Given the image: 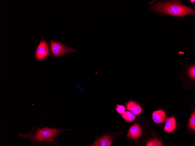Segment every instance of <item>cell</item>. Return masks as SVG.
Segmentation results:
<instances>
[{
    "label": "cell",
    "mask_w": 195,
    "mask_h": 146,
    "mask_svg": "<svg viewBox=\"0 0 195 146\" xmlns=\"http://www.w3.org/2000/svg\"><path fill=\"white\" fill-rule=\"evenodd\" d=\"M190 2L191 3H193L194 2H195V0H190Z\"/></svg>",
    "instance_id": "cell-15"
},
{
    "label": "cell",
    "mask_w": 195,
    "mask_h": 146,
    "mask_svg": "<svg viewBox=\"0 0 195 146\" xmlns=\"http://www.w3.org/2000/svg\"><path fill=\"white\" fill-rule=\"evenodd\" d=\"M122 117L128 122H131L136 118L135 115L129 111H125L122 115Z\"/></svg>",
    "instance_id": "cell-10"
},
{
    "label": "cell",
    "mask_w": 195,
    "mask_h": 146,
    "mask_svg": "<svg viewBox=\"0 0 195 146\" xmlns=\"http://www.w3.org/2000/svg\"><path fill=\"white\" fill-rule=\"evenodd\" d=\"M70 130V129L51 128L39 125L33 127L27 133H20L17 131V135L19 139H28L33 145H42L51 143L58 146L57 141L61 134L65 131Z\"/></svg>",
    "instance_id": "cell-1"
},
{
    "label": "cell",
    "mask_w": 195,
    "mask_h": 146,
    "mask_svg": "<svg viewBox=\"0 0 195 146\" xmlns=\"http://www.w3.org/2000/svg\"><path fill=\"white\" fill-rule=\"evenodd\" d=\"M126 107L127 110H129L135 115H140L142 111V110L140 105L134 101H129L127 103Z\"/></svg>",
    "instance_id": "cell-6"
},
{
    "label": "cell",
    "mask_w": 195,
    "mask_h": 146,
    "mask_svg": "<svg viewBox=\"0 0 195 146\" xmlns=\"http://www.w3.org/2000/svg\"><path fill=\"white\" fill-rule=\"evenodd\" d=\"M161 143L156 139H151L147 142V146H160L162 145Z\"/></svg>",
    "instance_id": "cell-12"
},
{
    "label": "cell",
    "mask_w": 195,
    "mask_h": 146,
    "mask_svg": "<svg viewBox=\"0 0 195 146\" xmlns=\"http://www.w3.org/2000/svg\"><path fill=\"white\" fill-rule=\"evenodd\" d=\"M166 116L165 112L162 110L154 111L153 113L152 119L157 123H161L164 121Z\"/></svg>",
    "instance_id": "cell-8"
},
{
    "label": "cell",
    "mask_w": 195,
    "mask_h": 146,
    "mask_svg": "<svg viewBox=\"0 0 195 146\" xmlns=\"http://www.w3.org/2000/svg\"><path fill=\"white\" fill-rule=\"evenodd\" d=\"M176 128V122L173 117H170L166 122L164 128V130L168 132L173 131Z\"/></svg>",
    "instance_id": "cell-9"
},
{
    "label": "cell",
    "mask_w": 195,
    "mask_h": 146,
    "mask_svg": "<svg viewBox=\"0 0 195 146\" xmlns=\"http://www.w3.org/2000/svg\"><path fill=\"white\" fill-rule=\"evenodd\" d=\"M142 131L140 126L138 124H135L130 128L128 135L130 138L136 139L139 138L141 136Z\"/></svg>",
    "instance_id": "cell-7"
},
{
    "label": "cell",
    "mask_w": 195,
    "mask_h": 146,
    "mask_svg": "<svg viewBox=\"0 0 195 146\" xmlns=\"http://www.w3.org/2000/svg\"><path fill=\"white\" fill-rule=\"evenodd\" d=\"M195 113H193L191 117L188 124L189 127L192 130L195 131Z\"/></svg>",
    "instance_id": "cell-11"
},
{
    "label": "cell",
    "mask_w": 195,
    "mask_h": 146,
    "mask_svg": "<svg viewBox=\"0 0 195 146\" xmlns=\"http://www.w3.org/2000/svg\"><path fill=\"white\" fill-rule=\"evenodd\" d=\"M51 50L55 57H59L65 54L76 51L72 48L67 47L61 43L52 41L51 43Z\"/></svg>",
    "instance_id": "cell-3"
},
{
    "label": "cell",
    "mask_w": 195,
    "mask_h": 146,
    "mask_svg": "<svg viewBox=\"0 0 195 146\" xmlns=\"http://www.w3.org/2000/svg\"><path fill=\"white\" fill-rule=\"evenodd\" d=\"M151 8L156 13L174 17H184L195 14L193 8L184 5L179 0L159 2L153 5Z\"/></svg>",
    "instance_id": "cell-2"
},
{
    "label": "cell",
    "mask_w": 195,
    "mask_h": 146,
    "mask_svg": "<svg viewBox=\"0 0 195 146\" xmlns=\"http://www.w3.org/2000/svg\"><path fill=\"white\" fill-rule=\"evenodd\" d=\"M112 139L109 134H105L97 138L90 146H111Z\"/></svg>",
    "instance_id": "cell-5"
},
{
    "label": "cell",
    "mask_w": 195,
    "mask_h": 146,
    "mask_svg": "<svg viewBox=\"0 0 195 146\" xmlns=\"http://www.w3.org/2000/svg\"><path fill=\"white\" fill-rule=\"evenodd\" d=\"M116 110L117 112L121 115H122L125 111V108L124 106L121 105H119L117 106Z\"/></svg>",
    "instance_id": "cell-14"
},
{
    "label": "cell",
    "mask_w": 195,
    "mask_h": 146,
    "mask_svg": "<svg viewBox=\"0 0 195 146\" xmlns=\"http://www.w3.org/2000/svg\"><path fill=\"white\" fill-rule=\"evenodd\" d=\"M50 55L46 41L42 39L36 48L35 53L36 58L39 60H42Z\"/></svg>",
    "instance_id": "cell-4"
},
{
    "label": "cell",
    "mask_w": 195,
    "mask_h": 146,
    "mask_svg": "<svg viewBox=\"0 0 195 146\" xmlns=\"http://www.w3.org/2000/svg\"><path fill=\"white\" fill-rule=\"evenodd\" d=\"M188 74L191 78H195V66L194 64L191 66L189 69Z\"/></svg>",
    "instance_id": "cell-13"
}]
</instances>
